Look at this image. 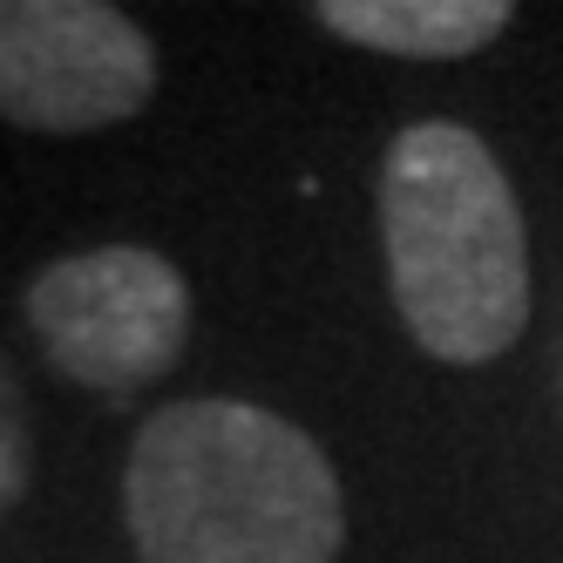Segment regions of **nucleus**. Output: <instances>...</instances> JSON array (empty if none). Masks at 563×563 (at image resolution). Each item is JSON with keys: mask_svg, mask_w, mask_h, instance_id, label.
<instances>
[{"mask_svg": "<svg viewBox=\"0 0 563 563\" xmlns=\"http://www.w3.org/2000/svg\"><path fill=\"white\" fill-rule=\"evenodd\" d=\"M312 21L353 48L400 62H462L516 21L509 0H319Z\"/></svg>", "mask_w": 563, "mask_h": 563, "instance_id": "39448f33", "label": "nucleus"}, {"mask_svg": "<svg viewBox=\"0 0 563 563\" xmlns=\"http://www.w3.org/2000/svg\"><path fill=\"white\" fill-rule=\"evenodd\" d=\"M27 489V415H21V387L0 360V516H8Z\"/></svg>", "mask_w": 563, "mask_h": 563, "instance_id": "423d86ee", "label": "nucleus"}, {"mask_svg": "<svg viewBox=\"0 0 563 563\" xmlns=\"http://www.w3.org/2000/svg\"><path fill=\"white\" fill-rule=\"evenodd\" d=\"M143 563H340L346 496L327 449L258 400H177L123 462Z\"/></svg>", "mask_w": 563, "mask_h": 563, "instance_id": "f257e3e1", "label": "nucleus"}, {"mask_svg": "<svg viewBox=\"0 0 563 563\" xmlns=\"http://www.w3.org/2000/svg\"><path fill=\"white\" fill-rule=\"evenodd\" d=\"M27 327L48 367L89 394L156 387L190 340V286L150 245H96L55 258L27 286Z\"/></svg>", "mask_w": 563, "mask_h": 563, "instance_id": "7ed1b4c3", "label": "nucleus"}, {"mask_svg": "<svg viewBox=\"0 0 563 563\" xmlns=\"http://www.w3.org/2000/svg\"><path fill=\"white\" fill-rule=\"evenodd\" d=\"M156 96L150 34L102 0H0V123L89 136Z\"/></svg>", "mask_w": 563, "mask_h": 563, "instance_id": "20e7f679", "label": "nucleus"}, {"mask_svg": "<svg viewBox=\"0 0 563 563\" xmlns=\"http://www.w3.org/2000/svg\"><path fill=\"white\" fill-rule=\"evenodd\" d=\"M380 252L400 327L441 367H489L530 327V238L496 150L408 123L380 156Z\"/></svg>", "mask_w": 563, "mask_h": 563, "instance_id": "f03ea898", "label": "nucleus"}]
</instances>
